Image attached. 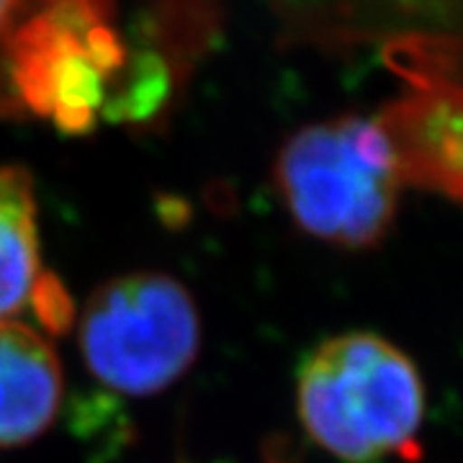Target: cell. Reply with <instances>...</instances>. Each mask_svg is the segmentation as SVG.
Masks as SVG:
<instances>
[{"instance_id": "1", "label": "cell", "mask_w": 463, "mask_h": 463, "mask_svg": "<svg viewBox=\"0 0 463 463\" xmlns=\"http://www.w3.org/2000/svg\"><path fill=\"white\" fill-rule=\"evenodd\" d=\"M298 417L317 446L345 463H376L417 446L425 386L417 365L373 332H345L298 371Z\"/></svg>"}, {"instance_id": "2", "label": "cell", "mask_w": 463, "mask_h": 463, "mask_svg": "<svg viewBox=\"0 0 463 463\" xmlns=\"http://www.w3.org/2000/svg\"><path fill=\"white\" fill-rule=\"evenodd\" d=\"M276 183L301 230L350 250L389 234L402 188L386 137L364 116L298 129L279 155Z\"/></svg>"}, {"instance_id": "3", "label": "cell", "mask_w": 463, "mask_h": 463, "mask_svg": "<svg viewBox=\"0 0 463 463\" xmlns=\"http://www.w3.org/2000/svg\"><path fill=\"white\" fill-rule=\"evenodd\" d=\"M199 343L194 298L163 273H134L100 286L80 319V347L90 373L137 397L181 379Z\"/></svg>"}, {"instance_id": "4", "label": "cell", "mask_w": 463, "mask_h": 463, "mask_svg": "<svg viewBox=\"0 0 463 463\" xmlns=\"http://www.w3.org/2000/svg\"><path fill=\"white\" fill-rule=\"evenodd\" d=\"M109 0H57L18 39L14 88L26 111L62 132H90L124 78L127 50Z\"/></svg>"}, {"instance_id": "5", "label": "cell", "mask_w": 463, "mask_h": 463, "mask_svg": "<svg viewBox=\"0 0 463 463\" xmlns=\"http://www.w3.org/2000/svg\"><path fill=\"white\" fill-rule=\"evenodd\" d=\"M402 185L463 209V85H414L373 116Z\"/></svg>"}, {"instance_id": "6", "label": "cell", "mask_w": 463, "mask_h": 463, "mask_svg": "<svg viewBox=\"0 0 463 463\" xmlns=\"http://www.w3.org/2000/svg\"><path fill=\"white\" fill-rule=\"evenodd\" d=\"M26 309L50 330H62L72 315L60 283L42 273L32 175L5 165L0 167V322Z\"/></svg>"}, {"instance_id": "7", "label": "cell", "mask_w": 463, "mask_h": 463, "mask_svg": "<svg viewBox=\"0 0 463 463\" xmlns=\"http://www.w3.org/2000/svg\"><path fill=\"white\" fill-rule=\"evenodd\" d=\"M62 402V368L39 332L0 322V448L29 443L50 428Z\"/></svg>"}, {"instance_id": "8", "label": "cell", "mask_w": 463, "mask_h": 463, "mask_svg": "<svg viewBox=\"0 0 463 463\" xmlns=\"http://www.w3.org/2000/svg\"><path fill=\"white\" fill-rule=\"evenodd\" d=\"M57 0H0V118L24 114L14 88V54L18 39Z\"/></svg>"}]
</instances>
